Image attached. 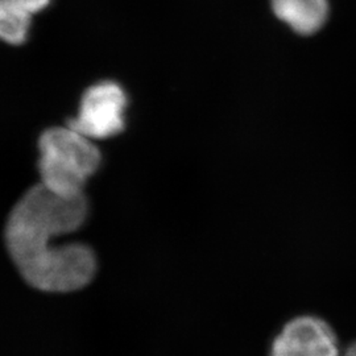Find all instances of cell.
I'll return each instance as SVG.
<instances>
[{
  "label": "cell",
  "mask_w": 356,
  "mask_h": 356,
  "mask_svg": "<svg viewBox=\"0 0 356 356\" xmlns=\"http://www.w3.org/2000/svg\"><path fill=\"white\" fill-rule=\"evenodd\" d=\"M341 356H356V341L354 343L350 344V346L347 347V350L344 351L343 355Z\"/></svg>",
  "instance_id": "cell-7"
},
{
  "label": "cell",
  "mask_w": 356,
  "mask_h": 356,
  "mask_svg": "<svg viewBox=\"0 0 356 356\" xmlns=\"http://www.w3.org/2000/svg\"><path fill=\"white\" fill-rule=\"evenodd\" d=\"M85 195L65 198L41 184L13 206L4 239L22 277L35 289L70 293L89 285L97 273V256L82 243L51 244V238L74 232L88 218Z\"/></svg>",
  "instance_id": "cell-1"
},
{
  "label": "cell",
  "mask_w": 356,
  "mask_h": 356,
  "mask_svg": "<svg viewBox=\"0 0 356 356\" xmlns=\"http://www.w3.org/2000/svg\"><path fill=\"white\" fill-rule=\"evenodd\" d=\"M127 106L124 89L114 81H102L86 89L78 114L66 126L90 140H106L124 131Z\"/></svg>",
  "instance_id": "cell-3"
},
{
  "label": "cell",
  "mask_w": 356,
  "mask_h": 356,
  "mask_svg": "<svg viewBox=\"0 0 356 356\" xmlns=\"http://www.w3.org/2000/svg\"><path fill=\"white\" fill-rule=\"evenodd\" d=\"M51 0H0V40L10 45L24 44L32 17L44 11Z\"/></svg>",
  "instance_id": "cell-5"
},
{
  "label": "cell",
  "mask_w": 356,
  "mask_h": 356,
  "mask_svg": "<svg viewBox=\"0 0 356 356\" xmlns=\"http://www.w3.org/2000/svg\"><path fill=\"white\" fill-rule=\"evenodd\" d=\"M41 185L65 198L85 195V185L102 163L94 141L73 128L45 129L38 138Z\"/></svg>",
  "instance_id": "cell-2"
},
{
  "label": "cell",
  "mask_w": 356,
  "mask_h": 356,
  "mask_svg": "<svg viewBox=\"0 0 356 356\" xmlns=\"http://www.w3.org/2000/svg\"><path fill=\"white\" fill-rule=\"evenodd\" d=\"M275 15L301 35H313L326 23L327 0H272Z\"/></svg>",
  "instance_id": "cell-6"
},
{
  "label": "cell",
  "mask_w": 356,
  "mask_h": 356,
  "mask_svg": "<svg viewBox=\"0 0 356 356\" xmlns=\"http://www.w3.org/2000/svg\"><path fill=\"white\" fill-rule=\"evenodd\" d=\"M269 356H341L337 334L314 316L288 321L270 344Z\"/></svg>",
  "instance_id": "cell-4"
}]
</instances>
